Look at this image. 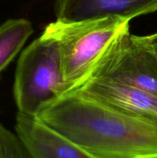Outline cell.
Returning <instances> with one entry per match:
<instances>
[{
    "label": "cell",
    "instance_id": "obj_1",
    "mask_svg": "<svg viewBox=\"0 0 157 158\" xmlns=\"http://www.w3.org/2000/svg\"><path fill=\"white\" fill-rule=\"evenodd\" d=\"M94 158L157 157V122L69 93L37 116Z\"/></svg>",
    "mask_w": 157,
    "mask_h": 158
},
{
    "label": "cell",
    "instance_id": "obj_2",
    "mask_svg": "<svg viewBox=\"0 0 157 158\" xmlns=\"http://www.w3.org/2000/svg\"><path fill=\"white\" fill-rule=\"evenodd\" d=\"M128 24L129 20L104 17L79 21L56 19L46 26L42 33L58 44L69 93L89 80L105 49Z\"/></svg>",
    "mask_w": 157,
    "mask_h": 158
},
{
    "label": "cell",
    "instance_id": "obj_3",
    "mask_svg": "<svg viewBox=\"0 0 157 158\" xmlns=\"http://www.w3.org/2000/svg\"><path fill=\"white\" fill-rule=\"evenodd\" d=\"M68 93L58 44L42 33L18 58L13 86L18 112L35 117Z\"/></svg>",
    "mask_w": 157,
    "mask_h": 158
},
{
    "label": "cell",
    "instance_id": "obj_4",
    "mask_svg": "<svg viewBox=\"0 0 157 158\" xmlns=\"http://www.w3.org/2000/svg\"><path fill=\"white\" fill-rule=\"evenodd\" d=\"M92 79L112 80L157 96V55L145 35L130 33L128 24L102 54L88 80Z\"/></svg>",
    "mask_w": 157,
    "mask_h": 158
},
{
    "label": "cell",
    "instance_id": "obj_5",
    "mask_svg": "<svg viewBox=\"0 0 157 158\" xmlns=\"http://www.w3.org/2000/svg\"><path fill=\"white\" fill-rule=\"evenodd\" d=\"M70 93L92 99L129 117L157 122V96L142 89L106 79H92Z\"/></svg>",
    "mask_w": 157,
    "mask_h": 158
},
{
    "label": "cell",
    "instance_id": "obj_6",
    "mask_svg": "<svg viewBox=\"0 0 157 158\" xmlns=\"http://www.w3.org/2000/svg\"><path fill=\"white\" fill-rule=\"evenodd\" d=\"M15 128L31 158H94L36 117L18 112Z\"/></svg>",
    "mask_w": 157,
    "mask_h": 158
},
{
    "label": "cell",
    "instance_id": "obj_7",
    "mask_svg": "<svg viewBox=\"0 0 157 158\" xmlns=\"http://www.w3.org/2000/svg\"><path fill=\"white\" fill-rule=\"evenodd\" d=\"M157 11V0H55L58 19L79 21L104 17L132 19Z\"/></svg>",
    "mask_w": 157,
    "mask_h": 158
},
{
    "label": "cell",
    "instance_id": "obj_8",
    "mask_svg": "<svg viewBox=\"0 0 157 158\" xmlns=\"http://www.w3.org/2000/svg\"><path fill=\"white\" fill-rule=\"evenodd\" d=\"M33 33V26L26 19H10L0 26V74L15 58Z\"/></svg>",
    "mask_w": 157,
    "mask_h": 158
},
{
    "label": "cell",
    "instance_id": "obj_9",
    "mask_svg": "<svg viewBox=\"0 0 157 158\" xmlns=\"http://www.w3.org/2000/svg\"><path fill=\"white\" fill-rule=\"evenodd\" d=\"M0 158H31L16 134L0 123Z\"/></svg>",
    "mask_w": 157,
    "mask_h": 158
},
{
    "label": "cell",
    "instance_id": "obj_10",
    "mask_svg": "<svg viewBox=\"0 0 157 158\" xmlns=\"http://www.w3.org/2000/svg\"><path fill=\"white\" fill-rule=\"evenodd\" d=\"M148 40L150 42H152V43H157V32L153 34H151V35H146Z\"/></svg>",
    "mask_w": 157,
    "mask_h": 158
},
{
    "label": "cell",
    "instance_id": "obj_11",
    "mask_svg": "<svg viewBox=\"0 0 157 158\" xmlns=\"http://www.w3.org/2000/svg\"><path fill=\"white\" fill-rule=\"evenodd\" d=\"M145 38H146V40H147L148 42H149V44H150L151 46H152V47L153 48L154 51H155V54H156V55H157V43H152V42H150V41H149V40H148L147 38H146V35H145Z\"/></svg>",
    "mask_w": 157,
    "mask_h": 158
},
{
    "label": "cell",
    "instance_id": "obj_12",
    "mask_svg": "<svg viewBox=\"0 0 157 158\" xmlns=\"http://www.w3.org/2000/svg\"><path fill=\"white\" fill-rule=\"evenodd\" d=\"M153 158H157V157H153Z\"/></svg>",
    "mask_w": 157,
    "mask_h": 158
}]
</instances>
